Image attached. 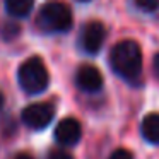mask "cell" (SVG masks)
<instances>
[{
    "instance_id": "1",
    "label": "cell",
    "mask_w": 159,
    "mask_h": 159,
    "mask_svg": "<svg viewBox=\"0 0 159 159\" xmlns=\"http://www.w3.org/2000/svg\"><path fill=\"white\" fill-rule=\"evenodd\" d=\"M110 65L118 77L130 84H137L142 74V50L134 39L116 43L110 53Z\"/></svg>"
},
{
    "instance_id": "2",
    "label": "cell",
    "mask_w": 159,
    "mask_h": 159,
    "mask_svg": "<svg viewBox=\"0 0 159 159\" xmlns=\"http://www.w3.org/2000/svg\"><path fill=\"white\" fill-rule=\"evenodd\" d=\"M17 82L21 89L28 94H41L50 84V74L43 58L31 57L24 60L17 70Z\"/></svg>"
},
{
    "instance_id": "3",
    "label": "cell",
    "mask_w": 159,
    "mask_h": 159,
    "mask_svg": "<svg viewBox=\"0 0 159 159\" xmlns=\"http://www.w3.org/2000/svg\"><path fill=\"white\" fill-rule=\"evenodd\" d=\"M38 26L45 33H67L72 28V11L62 2H48L38 12Z\"/></svg>"
},
{
    "instance_id": "4",
    "label": "cell",
    "mask_w": 159,
    "mask_h": 159,
    "mask_svg": "<svg viewBox=\"0 0 159 159\" xmlns=\"http://www.w3.org/2000/svg\"><path fill=\"white\" fill-rule=\"evenodd\" d=\"M53 116H55V108L50 103H33L22 110L21 120L26 127L33 128V130H41V128L48 127L52 123Z\"/></svg>"
},
{
    "instance_id": "5",
    "label": "cell",
    "mask_w": 159,
    "mask_h": 159,
    "mask_svg": "<svg viewBox=\"0 0 159 159\" xmlns=\"http://www.w3.org/2000/svg\"><path fill=\"white\" fill-rule=\"evenodd\" d=\"M106 39V28L99 21H91L80 31V46L87 55H96Z\"/></svg>"
},
{
    "instance_id": "6",
    "label": "cell",
    "mask_w": 159,
    "mask_h": 159,
    "mask_svg": "<svg viewBox=\"0 0 159 159\" xmlns=\"http://www.w3.org/2000/svg\"><path fill=\"white\" fill-rule=\"evenodd\" d=\"M55 140L63 147H72L82 137V127L75 118H63L55 127Z\"/></svg>"
},
{
    "instance_id": "7",
    "label": "cell",
    "mask_w": 159,
    "mask_h": 159,
    "mask_svg": "<svg viewBox=\"0 0 159 159\" xmlns=\"http://www.w3.org/2000/svg\"><path fill=\"white\" fill-rule=\"evenodd\" d=\"M75 86L84 93H98L103 87V74L94 65H80L75 72Z\"/></svg>"
},
{
    "instance_id": "8",
    "label": "cell",
    "mask_w": 159,
    "mask_h": 159,
    "mask_svg": "<svg viewBox=\"0 0 159 159\" xmlns=\"http://www.w3.org/2000/svg\"><path fill=\"white\" fill-rule=\"evenodd\" d=\"M140 132L149 144L159 145V113L145 115L140 123Z\"/></svg>"
},
{
    "instance_id": "9",
    "label": "cell",
    "mask_w": 159,
    "mask_h": 159,
    "mask_svg": "<svg viewBox=\"0 0 159 159\" xmlns=\"http://www.w3.org/2000/svg\"><path fill=\"white\" fill-rule=\"evenodd\" d=\"M34 7V0H5V9L7 14L12 17H28Z\"/></svg>"
},
{
    "instance_id": "10",
    "label": "cell",
    "mask_w": 159,
    "mask_h": 159,
    "mask_svg": "<svg viewBox=\"0 0 159 159\" xmlns=\"http://www.w3.org/2000/svg\"><path fill=\"white\" fill-rule=\"evenodd\" d=\"M134 4L142 12H156L159 9V0H134Z\"/></svg>"
},
{
    "instance_id": "11",
    "label": "cell",
    "mask_w": 159,
    "mask_h": 159,
    "mask_svg": "<svg viewBox=\"0 0 159 159\" xmlns=\"http://www.w3.org/2000/svg\"><path fill=\"white\" fill-rule=\"evenodd\" d=\"M46 159H74V156L67 152L65 149H52L46 156Z\"/></svg>"
},
{
    "instance_id": "12",
    "label": "cell",
    "mask_w": 159,
    "mask_h": 159,
    "mask_svg": "<svg viewBox=\"0 0 159 159\" xmlns=\"http://www.w3.org/2000/svg\"><path fill=\"white\" fill-rule=\"evenodd\" d=\"M108 159H134V154L128 149H116L111 152Z\"/></svg>"
},
{
    "instance_id": "13",
    "label": "cell",
    "mask_w": 159,
    "mask_h": 159,
    "mask_svg": "<svg viewBox=\"0 0 159 159\" xmlns=\"http://www.w3.org/2000/svg\"><path fill=\"white\" fill-rule=\"evenodd\" d=\"M152 70H154L156 77L159 79V53H156L154 58H152Z\"/></svg>"
},
{
    "instance_id": "14",
    "label": "cell",
    "mask_w": 159,
    "mask_h": 159,
    "mask_svg": "<svg viewBox=\"0 0 159 159\" xmlns=\"http://www.w3.org/2000/svg\"><path fill=\"white\" fill-rule=\"evenodd\" d=\"M14 159H34V157H33L31 154H28V152H19Z\"/></svg>"
},
{
    "instance_id": "15",
    "label": "cell",
    "mask_w": 159,
    "mask_h": 159,
    "mask_svg": "<svg viewBox=\"0 0 159 159\" xmlns=\"http://www.w3.org/2000/svg\"><path fill=\"white\" fill-rule=\"evenodd\" d=\"M4 94H2V91H0V110H2V108H4Z\"/></svg>"
},
{
    "instance_id": "16",
    "label": "cell",
    "mask_w": 159,
    "mask_h": 159,
    "mask_svg": "<svg viewBox=\"0 0 159 159\" xmlns=\"http://www.w3.org/2000/svg\"><path fill=\"white\" fill-rule=\"evenodd\" d=\"M79 2H89V0H79Z\"/></svg>"
}]
</instances>
